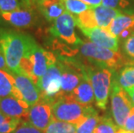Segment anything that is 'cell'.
I'll list each match as a JSON object with an SVG mask.
<instances>
[{"instance_id": "obj_1", "label": "cell", "mask_w": 134, "mask_h": 133, "mask_svg": "<svg viewBox=\"0 0 134 133\" xmlns=\"http://www.w3.org/2000/svg\"><path fill=\"white\" fill-rule=\"evenodd\" d=\"M33 38L27 34L0 29V45L11 74L22 73L20 62Z\"/></svg>"}, {"instance_id": "obj_2", "label": "cell", "mask_w": 134, "mask_h": 133, "mask_svg": "<svg viewBox=\"0 0 134 133\" xmlns=\"http://www.w3.org/2000/svg\"><path fill=\"white\" fill-rule=\"evenodd\" d=\"M77 48L81 55L93 66L117 72L125 66L134 65V60L125 58L119 51L99 47L93 42L81 41Z\"/></svg>"}, {"instance_id": "obj_3", "label": "cell", "mask_w": 134, "mask_h": 133, "mask_svg": "<svg viewBox=\"0 0 134 133\" xmlns=\"http://www.w3.org/2000/svg\"><path fill=\"white\" fill-rule=\"evenodd\" d=\"M96 110L76 101L70 94H64L52 105L53 117L56 120L78 125Z\"/></svg>"}, {"instance_id": "obj_4", "label": "cell", "mask_w": 134, "mask_h": 133, "mask_svg": "<svg viewBox=\"0 0 134 133\" xmlns=\"http://www.w3.org/2000/svg\"><path fill=\"white\" fill-rule=\"evenodd\" d=\"M86 73L94 92L96 106L99 109L105 110L112 87V79L115 72L108 68L90 65L86 66Z\"/></svg>"}, {"instance_id": "obj_5", "label": "cell", "mask_w": 134, "mask_h": 133, "mask_svg": "<svg viewBox=\"0 0 134 133\" xmlns=\"http://www.w3.org/2000/svg\"><path fill=\"white\" fill-rule=\"evenodd\" d=\"M110 96L113 120L119 128H124L133 106L132 100L127 95V92L119 86L114 75L112 82Z\"/></svg>"}, {"instance_id": "obj_6", "label": "cell", "mask_w": 134, "mask_h": 133, "mask_svg": "<svg viewBox=\"0 0 134 133\" xmlns=\"http://www.w3.org/2000/svg\"><path fill=\"white\" fill-rule=\"evenodd\" d=\"M37 86L41 99L52 105L62 97V70L58 60L48 66L45 74L39 79Z\"/></svg>"}, {"instance_id": "obj_7", "label": "cell", "mask_w": 134, "mask_h": 133, "mask_svg": "<svg viewBox=\"0 0 134 133\" xmlns=\"http://www.w3.org/2000/svg\"><path fill=\"white\" fill-rule=\"evenodd\" d=\"M75 18L68 11H65L62 15L53 22L49 32L53 36L60 38L69 45L77 47L81 42V39L75 33Z\"/></svg>"}, {"instance_id": "obj_8", "label": "cell", "mask_w": 134, "mask_h": 133, "mask_svg": "<svg viewBox=\"0 0 134 133\" xmlns=\"http://www.w3.org/2000/svg\"><path fill=\"white\" fill-rule=\"evenodd\" d=\"M52 104L40 99L36 104L30 106L29 122L37 129L44 131L53 120Z\"/></svg>"}, {"instance_id": "obj_9", "label": "cell", "mask_w": 134, "mask_h": 133, "mask_svg": "<svg viewBox=\"0 0 134 133\" xmlns=\"http://www.w3.org/2000/svg\"><path fill=\"white\" fill-rule=\"evenodd\" d=\"M30 106L24 100L12 96L0 97V111L6 116L18 118L22 121H29Z\"/></svg>"}, {"instance_id": "obj_10", "label": "cell", "mask_w": 134, "mask_h": 133, "mask_svg": "<svg viewBox=\"0 0 134 133\" xmlns=\"http://www.w3.org/2000/svg\"><path fill=\"white\" fill-rule=\"evenodd\" d=\"M81 31L93 43L113 51H119V38L113 36L107 29L96 27L93 29L81 30Z\"/></svg>"}, {"instance_id": "obj_11", "label": "cell", "mask_w": 134, "mask_h": 133, "mask_svg": "<svg viewBox=\"0 0 134 133\" xmlns=\"http://www.w3.org/2000/svg\"><path fill=\"white\" fill-rule=\"evenodd\" d=\"M16 82V86L22 96L23 100L27 102L30 106L36 104L41 99L40 90L37 85L30 77L24 73L12 74Z\"/></svg>"}, {"instance_id": "obj_12", "label": "cell", "mask_w": 134, "mask_h": 133, "mask_svg": "<svg viewBox=\"0 0 134 133\" xmlns=\"http://www.w3.org/2000/svg\"><path fill=\"white\" fill-rule=\"evenodd\" d=\"M107 30L119 40H126L134 35V12L119 14L113 19Z\"/></svg>"}, {"instance_id": "obj_13", "label": "cell", "mask_w": 134, "mask_h": 133, "mask_svg": "<svg viewBox=\"0 0 134 133\" xmlns=\"http://www.w3.org/2000/svg\"><path fill=\"white\" fill-rule=\"evenodd\" d=\"M0 16L4 22L20 29L30 28L36 22V15L30 7L10 12H2L0 13Z\"/></svg>"}, {"instance_id": "obj_14", "label": "cell", "mask_w": 134, "mask_h": 133, "mask_svg": "<svg viewBox=\"0 0 134 133\" xmlns=\"http://www.w3.org/2000/svg\"><path fill=\"white\" fill-rule=\"evenodd\" d=\"M34 69L33 73L35 77V82L37 85L40 78L45 74L48 67L50 64H53L57 61V58L53 53L46 51L41 46L36 43L34 47Z\"/></svg>"}, {"instance_id": "obj_15", "label": "cell", "mask_w": 134, "mask_h": 133, "mask_svg": "<svg viewBox=\"0 0 134 133\" xmlns=\"http://www.w3.org/2000/svg\"><path fill=\"white\" fill-rule=\"evenodd\" d=\"M35 3L38 10L46 18L48 22H54L65 11L64 3L62 0H31Z\"/></svg>"}, {"instance_id": "obj_16", "label": "cell", "mask_w": 134, "mask_h": 133, "mask_svg": "<svg viewBox=\"0 0 134 133\" xmlns=\"http://www.w3.org/2000/svg\"><path fill=\"white\" fill-rule=\"evenodd\" d=\"M70 95L79 103L83 104L85 106H92L95 99L94 92L87 73H85L79 85L70 93Z\"/></svg>"}, {"instance_id": "obj_17", "label": "cell", "mask_w": 134, "mask_h": 133, "mask_svg": "<svg viewBox=\"0 0 134 133\" xmlns=\"http://www.w3.org/2000/svg\"><path fill=\"white\" fill-rule=\"evenodd\" d=\"M12 96L23 100L22 96L16 86L14 76L10 73L0 69V97Z\"/></svg>"}, {"instance_id": "obj_18", "label": "cell", "mask_w": 134, "mask_h": 133, "mask_svg": "<svg viewBox=\"0 0 134 133\" xmlns=\"http://www.w3.org/2000/svg\"><path fill=\"white\" fill-rule=\"evenodd\" d=\"M93 10L98 27L104 28V29H108L113 19L122 13V11L119 10L105 7L103 5L93 8Z\"/></svg>"}, {"instance_id": "obj_19", "label": "cell", "mask_w": 134, "mask_h": 133, "mask_svg": "<svg viewBox=\"0 0 134 133\" xmlns=\"http://www.w3.org/2000/svg\"><path fill=\"white\" fill-rule=\"evenodd\" d=\"M114 76L119 85L125 91L132 88L134 86V65L122 67L119 73L115 72Z\"/></svg>"}, {"instance_id": "obj_20", "label": "cell", "mask_w": 134, "mask_h": 133, "mask_svg": "<svg viewBox=\"0 0 134 133\" xmlns=\"http://www.w3.org/2000/svg\"><path fill=\"white\" fill-rule=\"evenodd\" d=\"M75 18L76 26L80 30H86V29H93V28L98 27L97 24L94 13H93V8L87 10L85 12L80 14L78 16H74Z\"/></svg>"}, {"instance_id": "obj_21", "label": "cell", "mask_w": 134, "mask_h": 133, "mask_svg": "<svg viewBox=\"0 0 134 133\" xmlns=\"http://www.w3.org/2000/svg\"><path fill=\"white\" fill-rule=\"evenodd\" d=\"M44 133H76V125L53 118Z\"/></svg>"}, {"instance_id": "obj_22", "label": "cell", "mask_w": 134, "mask_h": 133, "mask_svg": "<svg viewBox=\"0 0 134 133\" xmlns=\"http://www.w3.org/2000/svg\"><path fill=\"white\" fill-rule=\"evenodd\" d=\"M100 116L97 111L93 112L78 125H76V133H93L95 127L98 124Z\"/></svg>"}, {"instance_id": "obj_23", "label": "cell", "mask_w": 134, "mask_h": 133, "mask_svg": "<svg viewBox=\"0 0 134 133\" xmlns=\"http://www.w3.org/2000/svg\"><path fill=\"white\" fill-rule=\"evenodd\" d=\"M21 122L18 118L6 116L0 111V133H13Z\"/></svg>"}, {"instance_id": "obj_24", "label": "cell", "mask_w": 134, "mask_h": 133, "mask_svg": "<svg viewBox=\"0 0 134 133\" xmlns=\"http://www.w3.org/2000/svg\"><path fill=\"white\" fill-rule=\"evenodd\" d=\"M119 127L108 115L101 116L93 133H116Z\"/></svg>"}, {"instance_id": "obj_25", "label": "cell", "mask_w": 134, "mask_h": 133, "mask_svg": "<svg viewBox=\"0 0 134 133\" xmlns=\"http://www.w3.org/2000/svg\"><path fill=\"white\" fill-rule=\"evenodd\" d=\"M30 7L25 0H0V13L10 12Z\"/></svg>"}, {"instance_id": "obj_26", "label": "cell", "mask_w": 134, "mask_h": 133, "mask_svg": "<svg viewBox=\"0 0 134 133\" xmlns=\"http://www.w3.org/2000/svg\"><path fill=\"white\" fill-rule=\"evenodd\" d=\"M62 1L64 3L66 10L73 16H78L91 9V7L84 4L81 0H62Z\"/></svg>"}, {"instance_id": "obj_27", "label": "cell", "mask_w": 134, "mask_h": 133, "mask_svg": "<svg viewBox=\"0 0 134 133\" xmlns=\"http://www.w3.org/2000/svg\"><path fill=\"white\" fill-rule=\"evenodd\" d=\"M102 5L105 7L113 8L121 10H126L127 12H130L127 9L130 7L129 0H102Z\"/></svg>"}, {"instance_id": "obj_28", "label": "cell", "mask_w": 134, "mask_h": 133, "mask_svg": "<svg viewBox=\"0 0 134 133\" xmlns=\"http://www.w3.org/2000/svg\"><path fill=\"white\" fill-rule=\"evenodd\" d=\"M13 133H43V131L31 124L29 121H22Z\"/></svg>"}, {"instance_id": "obj_29", "label": "cell", "mask_w": 134, "mask_h": 133, "mask_svg": "<svg viewBox=\"0 0 134 133\" xmlns=\"http://www.w3.org/2000/svg\"><path fill=\"white\" fill-rule=\"evenodd\" d=\"M123 49L128 57L134 60V35L131 36L126 40H125Z\"/></svg>"}, {"instance_id": "obj_30", "label": "cell", "mask_w": 134, "mask_h": 133, "mask_svg": "<svg viewBox=\"0 0 134 133\" xmlns=\"http://www.w3.org/2000/svg\"><path fill=\"white\" fill-rule=\"evenodd\" d=\"M124 128L128 130V131H131L134 132V107L132 108V112H131V113H130L129 118H127L126 122H125Z\"/></svg>"}, {"instance_id": "obj_31", "label": "cell", "mask_w": 134, "mask_h": 133, "mask_svg": "<svg viewBox=\"0 0 134 133\" xmlns=\"http://www.w3.org/2000/svg\"><path fill=\"white\" fill-rule=\"evenodd\" d=\"M0 69L10 73V70L7 67V63H6V61H5L4 51H3V49H2L1 45H0Z\"/></svg>"}, {"instance_id": "obj_32", "label": "cell", "mask_w": 134, "mask_h": 133, "mask_svg": "<svg viewBox=\"0 0 134 133\" xmlns=\"http://www.w3.org/2000/svg\"><path fill=\"white\" fill-rule=\"evenodd\" d=\"M91 8H95L102 5V0H81Z\"/></svg>"}, {"instance_id": "obj_33", "label": "cell", "mask_w": 134, "mask_h": 133, "mask_svg": "<svg viewBox=\"0 0 134 133\" xmlns=\"http://www.w3.org/2000/svg\"><path fill=\"white\" fill-rule=\"evenodd\" d=\"M126 92H127L128 94H129L131 100H132V105L134 106V86L132 87V88L127 89V90H126Z\"/></svg>"}, {"instance_id": "obj_34", "label": "cell", "mask_w": 134, "mask_h": 133, "mask_svg": "<svg viewBox=\"0 0 134 133\" xmlns=\"http://www.w3.org/2000/svg\"><path fill=\"white\" fill-rule=\"evenodd\" d=\"M116 133H134V132L131 131H128V130L125 129V128H118Z\"/></svg>"}, {"instance_id": "obj_35", "label": "cell", "mask_w": 134, "mask_h": 133, "mask_svg": "<svg viewBox=\"0 0 134 133\" xmlns=\"http://www.w3.org/2000/svg\"><path fill=\"white\" fill-rule=\"evenodd\" d=\"M3 22H4V21H3V19H2V18H1V16H0V26H1V25H2Z\"/></svg>"}, {"instance_id": "obj_36", "label": "cell", "mask_w": 134, "mask_h": 133, "mask_svg": "<svg viewBox=\"0 0 134 133\" xmlns=\"http://www.w3.org/2000/svg\"><path fill=\"white\" fill-rule=\"evenodd\" d=\"M25 2L27 3V4H30V2H31V0H25Z\"/></svg>"}]
</instances>
